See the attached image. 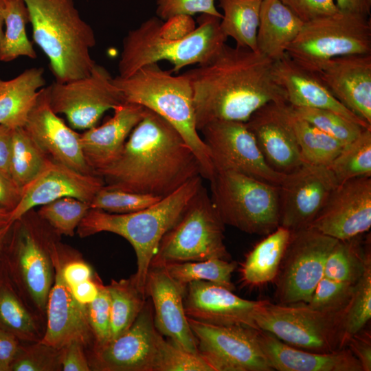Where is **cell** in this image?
I'll return each mask as SVG.
<instances>
[{
  "mask_svg": "<svg viewBox=\"0 0 371 371\" xmlns=\"http://www.w3.org/2000/svg\"><path fill=\"white\" fill-rule=\"evenodd\" d=\"M273 65L259 52L225 43L210 62L184 72L192 91L198 131L214 120L246 122L269 102H286Z\"/></svg>",
  "mask_w": 371,
  "mask_h": 371,
  "instance_id": "obj_1",
  "label": "cell"
},
{
  "mask_svg": "<svg viewBox=\"0 0 371 371\" xmlns=\"http://www.w3.org/2000/svg\"><path fill=\"white\" fill-rule=\"evenodd\" d=\"M99 175L106 188L164 198L201 176V168L177 130L146 108L120 157Z\"/></svg>",
  "mask_w": 371,
  "mask_h": 371,
  "instance_id": "obj_2",
  "label": "cell"
},
{
  "mask_svg": "<svg viewBox=\"0 0 371 371\" xmlns=\"http://www.w3.org/2000/svg\"><path fill=\"white\" fill-rule=\"evenodd\" d=\"M201 178L199 175L190 179L172 193L137 212L114 214L91 208L78 226L77 233L85 238L106 232L127 240L137 258V271L132 278L146 295L147 273L159 245L202 186Z\"/></svg>",
  "mask_w": 371,
  "mask_h": 371,
  "instance_id": "obj_3",
  "label": "cell"
},
{
  "mask_svg": "<svg viewBox=\"0 0 371 371\" xmlns=\"http://www.w3.org/2000/svg\"><path fill=\"white\" fill-rule=\"evenodd\" d=\"M221 19L201 14L197 27L183 36L171 37L162 34L161 19L156 16L148 19L129 30L124 37L118 76L128 77L141 67L163 60L172 65V72H178L188 65L210 62L227 38L221 28Z\"/></svg>",
  "mask_w": 371,
  "mask_h": 371,
  "instance_id": "obj_4",
  "label": "cell"
},
{
  "mask_svg": "<svg viewBox=\"0 0 371 371\" xmlns=\"http://www.w3.org/2000/svg\"><path fill=\"white\" fill-rule=\"evenodd\" d=\"M158 63L145 65L126 78L119 76L113 82L124 102L142 105L172 125L197 158L201 177L211 181L215 170L208 150L196 126L192 91L183 73L174 76Z\"/></svg>",
  "mask_w": 371,
  "mask_h": 371,
  "instance_id": "obj_5",
  "label": "cell"
},
{
  "mask_svg": "<svg viewBox=\"0 0 371 371\" xmlns=\"http://www.w3.org/2000/svg\"><path fill=\"white\" fill-rule=\"evenodd\" d=\"M23 1L33 39L48 58L56 81L66 82L88 76L96 63L90 54L96 41L74 0Z\"/></svg>",
  "mask_w": 371,
  "mask_h": 371,
  "instance_id": "obj_6",
  "label": "cell"
},
{
  "mask_svg": "<svg viewBox=\"0 0 371 371\" xmlns=\"http://www.w3.org/2000/svg\"><path fill=\"white\" fill-rule=\"evenodd\" d=\"M210 198L223 223L267 236L280 226L279 186L234 171L216 172Z\"/></svg>",
  "mask_w": 371,
  "mask_h": 371,
  "instance_id": "obj_7",
  "label": "cell"
},
{
  "mask_svg": "<svg viewBox=\"0 0 371 371\" xmlns=\"http://www.w3.org/2000/svg\"><path fill=\"white\" fill-rule=\"evenodd\" d=\"M224 230L225 224L202 185L163 236L150 267L212 258L230 260Z\"/></svg>",
  "mask_w": 371,
  "mask_h": 371,
  "instance_id": "obj_8",
  "label": "cell"
},
{
  "mask_svg": "<svg viewBox=\"0 0 371 371\" xmlns=\"http://www.w3.org/2000/svg\"><path fill=\"white\" fill-rule=\"evenodd\" d=\"M371 54V21L368 16L341 11L304 22L286 55L311 71L332 58Z\"/></svg>",
  "mask_w": 371,
  "mask_h": 371,
  "instance_id": "obj_9",
  "label": "cell"
},
{
  "mask_svg": "<svg viewBox=\"0 0 371 371\" xmlns=\"http://www.w3.org/2000/svg\"><path fill=\"white\" fill-rule=\"evenodd\" d=\"M346 311L324 313L306 304H272L263 300L254 314L259 330L293 347L314 352H330L346 347Z\"/></svg>",
  "mask_w": 371,
  "mask_h": 371,
  "instance_id": "obj_10",
  "label": "cell"
},
{
  "mask_svg": "<svg viewBox=\"0 0 371 371\" xmlns=\"http://www.w3.org/2000/svg\"><path fill=\"white\" fill-rule=\"evenodd\" d=\"M338 240L307 227L291 232L276 278L277 304H307Z\"/></svg>",
  "mask_w": 371,
  "mask_h": 371,
  "instance_id": "obj_11",
  "label": "cell"
},
{
  "mask_svg": "<svg viewBox=\"0 0 371 371\" xmlns=\"http://www.w3.org/2000/svg\"><path fill=\"white\" fill-rule=\"evenodd\" d=\"M108 70L97 63L85 77L47 86L52 111L64 114L75 129L96 126L102 115L124 102Z\"/></svg>",
  "mask_w": 371,
  "mask_h": 371,
  "instance_id": "obj_12",
  "label": "cell"
},
{
  "mask_svg": "<svg viewBox=\"0 0 371 371\" xmlns=\"http://www.w3.org/2000/svg\"><path fill=\"white\" fill-rule=\"evenodd\" d=\"M199 131L215 172H237L276 186L282 182L286 174L268 165L245 122L214 120Z\"/></svg>",
  "mask_w": 371,
  "mask_h": 371,
  "instance_id": "obj_13",
  "label": "cell"
},
{
  "mask_svg": "<svg viewBox=\"0 0 371 371\" xmlns=\"http://www.w3.org/2000/svg\"><path fill=\"white\" fill-rule=\"evenodd\" d=\"M188 320L199 352L215 371L273 370L259 344L257 329Z\"/></svg>",
  "mask_w": 371,
  "mask_h": 371,
  "instance_id": "obj_14",
  "label": "cell"
},
{
  "mask_svg": "<svg viewBox=\"0 0 371 371\" xmlns=\"http://www.w3.org/2000/svg\"><path fill=\"white\" fill-rule=\"evenodd\" d=\"M338 184L325 166L304 162L286 174L279 186L280 225L291 232L308 227Z\"/></svg>",
  "mask_w": 371,
  "mask_h": 371,
  "instance_id": "obj_15",
  "label": "cell"
},
{
  "mask_svg": "<svg viewBox=\"0 0 371 371\" xmlns=\"http://www.w3.org/2000/svg\"><path fill=\"white\" fill-rule=\"evenodd\" d=\"M370 227L371 177H361L339 183L308 227L346 240Z\"/></svg>",
  "mask_w": 371,
  "mask_h": 371,
  "instance_id": "obj_16",
  "label": "cell"
},
{
  "mask_svg": "<svg viewBox=\"0 0 371 371\" xmlns=\"http://www.w3.org/2000/svg\"><path fill=\"white\" fill-rule=\"evenodd\" d=\"M160 335L155 326L152 302L146 301L128 330L94 348L93 366L102 371H153Z\"/></svg>",
  "mask_w": 371,
  "mask_h": 371,
  "instance_id": "obj_17",
  "label": "cell"
},
{
  "mask_svg": "<svg viewBox=\"0 0 371 371\" xmlns=\"http://www.w3.org/2000/svg\"><path fill=\"white\" fill-rule=\"evenodd\" d=\"M50 253L54 278L46 306L47 327L39 341L58 350L72 341L85 346L93 337L86 306L75 300L69 286L63 280L61 273L63 261L58 245L54 241L51 244Z\"/></svg>",
  "mask_w": 371,
  "mask_h": 371,
  "instance_id": "obj_18",
  "label": "cell"
},
{
  "mask_svg": "<svg viewBox=\"0 0 371 371\" xmlns=\"http://www.w3.org/2000/svg\"><path fill=\"white\" fill-rule=\"evenodd\" d=\"M24 128L54 162L80 173L96 175L85 161L80 134L68 126L52 111L47 87L40 89Z\"/></svg>",
  "mask_w": 371,
  "mask_h": 371,
  "instance_id": "obj_19",
  "label": "cell"
},
{
  "mask_svg": "<svg viewBox=\"0 0 371 371\" xmlns=\"http://www.w3.org/2000/svg\"><path fill=\"white\" fill-rule=\"evenodd\" d=\"M310 71L340 103L371 125V54L332 58Z\"/></svg>",
  "mask_w": 371,
  "mask_h": 371,
  "instance_id": "obj_20",
  "label": "cell"
},
{
  "mask_svg": "<svg viewBox=\"0 0 371 371\" xmlns=\"http://www.w3.org/2000/svg\"><path fill=\"white\" fill-rule=\"evenodd\" d=\"M186 289L170 276L164 267H150L145 293L152 300L156 329L176 346L197 353V342L184 308Z\"/></svg>",
  "mask_w": 371,
  "mask_h": 371,
  "instance_id": "obj_21",
  "label": "cell"
},
{
  "mask_svg": "<svg viewBox=\"0 0 371 371\" xmlns=\"http://www.w3.org/2000/svg\"><path fill=\"white\" fill-rule=\"evenodd\" d=\"M286 102H269L255 111L245 122L268 165L287 174L304 161L289 122Z\"/></svg>",
  "mask_w": 371,
  "mask_h": 371,
  "instance_id": "obj_22",
  "label": "cell"
},
{
  "mask_svg": "<svg viewBox=\"0 0 371 371\" xmlns=\"http://www.w3.org/2000/svg\"><path fill=\"white\" fill-rule=\"evenodd\" d=\"M104 186L102 178L98 175L80 173L52 161L23 189L19 203L10 212V221L14 223L35 207L63 197H74L90 203Z\"/></svg>",
  "mask_w": 371,
  "mask_h": 371,
  "instance_id": "obj_23",
  "label": "cell"
},
{
  "mask_svg": "<svg viewBox=\"0 0 371 371\" xmlns=\"http://www.w3.org/2000/svg\"><path fill=\"white\" fill-rule=\"evenodd\" d=\"M263 300L243 299L223 286L193 281L186 289L184 308L188 317L217 325H240L259 330L254 314Z\"/></svg>",
  "mask_w": 371,
  "mask_h": 371,
  "instance_id": "obj_24",
  "label": "cell"
},
{
  "mask_svg": "<svg viewBox=\"0 0 371 371\" xmlns=\"http://www.w3.org/2000/svg\"><path fill=\"white\" fill-rule=\"evenodd\" d=\"M113 111V115L103 124L80 134L85 161L98 175L120 157L130 133L143 118L146 108L124 102Z\"/></svg>",
  "mask_w": 371,
  "mask_h": 371,
  "instance_id": "obj_25",
  "label": "cell"
},
{
  "mask_svg": "<svg viewBox=\"0 0 371 371\" xmlns=\"http://www.w3.org/2000/svg\"><path fill=\"white\" fill-rule=\"evenodd\" d=\"M273 74L290 106L328 109L363 128H371L370 124L340 103L314 73L297 64L287 55L273 62Z\"/></svg>",
  "mask_w": 371,
  "mask_h": 371,
  "instance_id": "obj_26",
  "label": "cell"
},
{
  "mask_svg": "<svg viewBox=\"0 0 371 371\" xmlns=\"http://www.w3.org/2000/svg\"><path fill=\"white\" fill-rule=\"evenodd\" d=\"M22 222L16 238V258L21 282L41 311L46 310L54 276L50 247L31 223Z\"/></svg>",
  "mask_w": 371,
  "mask_h": 371,
  "instance_id": "obj_27",
  "label": "cell"
},
{
  "mask_svg": "<svg viewBox=\"0 0 371 371\" xmlns=\"http://www.w3.org/2000/svg\"><path fill=\"white\" fill-rule=\"evenodd\" d=\"M257 337L273 370L363 371L358 359L346 347L330 352H314L289 346L265 330H258Z\"/></svg>",
  "mask_w": 371,
  "mask_h": 371,
  "instance_id": "obj_28",
  "label": "cell"
},
{
  "mask_svg": "<svg viewBox=\"0 0 371 371\" xmlns=\"http://www.w3.org/2000/svg\"><path fill=\"white\" fill-rule=\"evenodd\" d=\"M302 21L280 0H262L256 34L257 52L273 62L286 55Z\"/></svg>",
  "mask_w": 371,
  "mask_h": 371,
  "instance_id": "obj_29",
  "label": "cell"
},
{
  "mask_svg": "<svg viewBox=\"0 0 371 371\" xmlns=\"http://www.w3.org/2000/svg\"><path fill=\"white\" fill-rule=\"evenodd\" d=\"M42 67L29 68L16 77L0 79V124L10 128L24 127L45 80Z\"/></svg>",
  "mask_w": 371,
  "mask_h": 371,
  "instance_id": "obj_30",
  "label": "cell"
},
{
  "mask_svg": "<svg viewBox=\"0 0 371 371\" xmlns=\"http://www.w3.org/2000/svg\"><path fill=\"white\" fill-rule=\"evenodd\" d=\"M290 236L280 225L253 248L240 270L243 284L258 286L276 279Z\"/></svg>",
  "mask_w": 371,
  "mask_h": 371,
  "instance_id": "obj_31",
  "label": "cell"
},
{
  "mask_svg": "<svg viewBox=\"0 0 371 371\" xmlns=\"http://www.w3.org/2000/svg\"><path fill=\"white\" fill-rule=\"evenodd\" d=\"M223 14L220 26L237 47L257 52L256 34L262 0H218Z\"/></svg>",
  "mask_w": 371,
  "mask_h": 371,
  "instance_id": "obj_32",
  "label": "cell"
},
{
  "mask_svg": "<svg viewBox=\"0 0 371 371\" xmlns=\"http://www.w3.org/2000/svg\"><path fill=\"white\" fill-rule=\"evenodd\" d=\"M286 110L304 161L328 166L345 144L296 116L288 103Z\"/></svg>",
  "mask_w": 371,
  "mask_h": 371,
  "instance_id": "obj_33",
  "label": "cell"
},
{
  "mask_svg": "<svg viewBox=\"0 0 371 371\" xmlns=\"http://www.w3.org/2000/svg\"><path fill=\"white\" fill-rule=\"evenodd\" d=\"M52 161L24 127L13 130L10 172L11 179L19 188L23 190L32 183Z\"/></svg>",
  "mask_w": 371,
  "mask_h": 371,
  "instance_id": "obj_34",
  "label": "cell"
},
{
  "mask_svg": "<svg viewBox=\"0 0 371 371\" xmlns=\"http://www.w3.org/2000/svg\"><path fill=\"white\" fill-rule=\"evenodd\" d=\"M3 1L5 30L0 44V60L10 62L19 56L36 58V53L26 33V25L30 20L24 1Z\"/></svg>",
  "mask_w": 371,
  "mask_h": 371,
  "instance_id": "obj_35",
  "label": "cell"
},
{
  "mask_svg": "<svg viewBox=\"0 0 371 371\" xmlns=\"http://www.w3.org/2000/svg\"><path fill=\"white\" fill-rule=\"evenodd\" d=\"M106 287L111 302V341L131 327L142 310L146 296L137 289L132 276L112 280Z\"/></svg>",
  "mask_w": 371,
  "mask_h": 371,
  "instance_id": "obj_36",
  "label": "cell"
},
{
  "mask_svg": "<svg viewBox=\"0 0 371 371\" xmlns=\"http://www.w3.org/2000/svg\"><path fill=\"white\" fill-rule=\"evenodd\" d=\"M237 262L221 258L201 261L172 262L164 265L167 272L179 284L186 287L193 281H206L234 291L232 276Z\"/></svg>",
  "mask_w": 371,
  "mask_h": 371,
  "instance_id": "obj_37",
  "label": "cell"
},
{
  "mask_svg": "<svg viewBox=\"0 0 371 371\" xmlns=\"http://www.w3.org/2000/svg\"><path fill=\"white\" fill-rule=\"evenodd\" d=\"M359 236L337 242L327 258L324 277L352 284L357 282L371 262L370 253L364 251Z\"/></svg>",
  "mask_w": 371,
  "mask_h": 371,
  "instance_id": "obj_38",
  "label": "cell"
},
{
  "mask_svg": "<svg viewBox=\"0 0 371 371\" xmlns=\"http://www.w3.org/2000/svg\"><path fill=\"white\" fill-rule=\"evenodd\" d=\"M328 168L338 183L371 177V128H365L355 140L345 144Z\"/></svg>",
  "mask_w": 371,
  "mask_h": 371,
  "instance_id": "obj_39",
  "label": "cell"
},
{
  "mask_svg": "<svg viewBox=\"0 0 371 371\" xmlns=\"http://www.w3.org/2000/svg\"><path fill=\"white\" fill-rule=\"evenodd\" d=\"M90 209V203L67 196L41 205L37 214L56 234L73 236Z\"/></svg>",
  "mask_w": 371,
  "mask_h": 371,
  "instance_id": "obj_40",
  "label": "cell"
},
{
  "mask_svg": "<svg viewBox=\"0 0 371 371\" xmlns=\"http://www.w3.org/2000/svg\"><path fill=\"white\" fill-rule=\"evenodd\" d=\"M290 106L296 116L344 144L355 140L366 128L328 109Z\"/></svg>",
  "mask_w": 371,
  "mask_h": 371,
  "instance_id": "obj_41",
  "label": "cell"
},
{
  "mask_svg": "<svg viewBox=\"0 0 371 371\" xmlns=\"http://www.w3.org/2000/svg\"><path fill=\"white\" fill-rule=\"evenodd\" d=\"M0 327L19 339L32 341L38 337L34 319L14 292L7 287L0 289Z\"/></svg>",
  "mask_w": 371,
  "mask_h": 371,
  "instance_id": "obj_42",
  "label": "cell"
},
{
  "mask_svg": "<svg viewBox=\"0 0 371 371\" xmlns=\"http://www.w3.org/2000/svg\"><path fill=\"white\" fill-rule=\"evenodd\" d=\"M371 318V262L355 284L344 317V340L363 329Z\"/></svg>",
  "mask_w": 371,
  "mask_h": 371,
  "instance_id": "obj_43",
  "label": "cell"
},
{
  "mask_svg": "<svg viewBox=\"0 0 371 371\" xmlns=\"http://www.w3.org/2000/svg\"><path fill=\"white\" fill-rule=\"evenodd\" d=\"M153 371H215L199 353L184 350L163 335L159 338Z\"/></svg>",
  "mask_w": 371,
  "mask_h": 371,
  "instance_id": "obj_44",
  "label": "cell"
},
{
  "mask_svg": "<svg viewBox=\"0 0 371 371\" xmlns=\"http://www.w3.org/2000/svg\"><path fill=\"white\" fill-rule=\"evenodd\" d=\"M161 199L150 194L103 186L93 197L90 207L109 213L126 214L145 209Z\"/></svg>",
  "mask_w": 371,
  "mask_h": 371,
  "instance_id": "obj_45",
  "label": "cell"
},
{
  "mask_svg": "<svg viewBox=\"0 0 371 371\" xmlns=\"http://www.w3.org/2000/svg\"><path fill=\"white\" fill-rule=\"evenodd\" d=\"M355 284L323 277L317 284L308 307L324 313L345 311L350 301Z\"/></svg>",
  "mask_w": 371,
  "mask_h": 371,
  "instance_id": "obj_46",
  "label": "cell"
},
{
  "mask_svg": "<svg viewBox=\"0 0 371 371\" xmlns=\"http://www.w3.org/2000/svg\"><path fill=\"white\" fill-rule=\"evenodd\" d=\"M60 352L38 341L20 350L10 366L14 371H52L61 368Z\"/></svg>",
  "mask_w": 371,
  "mask_h": 371,
  "instance_id": "obj_47",
  "label": "cell"
},
{
  "mask_svg": "<svg viewBox=\"0 0 371 371\" xmlns=\"http://www.w3.org/2000/svg\"><path fill=\"white\" fill-rule=\"evenodd\" d=\"M110 303L107 287L99 281V291L96 298L86 306L89 324L95 342L94 348H101L110 341Z\"/></svg>",
  "mask_w": 371,
  "mask_h": 371,
  "instance_id": "obj_48",
  "label": "cell"
},
{
  "mask_svg": "<svg viewBox=\"0 0 371 371\" xmlns=\"http://www.w3.org/2000/svg\"><path fill=\"white\" fill-rule=\"evenodd\" d=\"M155 2L157 15L165 21L175 16H191L196 13L223 17L215 6V0H155Z\"/></svg>",
  "mask_w": 371,
  "mask_h": 371,
  "instance_id": "obj_49",
  "label": "cell"
},
{
  "mask_svg": "<svg viewBox=\"0 0 371 371\" xmlns=\"http://www.w3.org/2000/svg\"><path fill=\"white\" fill-rule=\"evenodd\" d=\"M302 21L331 14L338 9L335 0H280Z\"/></svg>",
  "mask_w": 371,
  "mask_h": 371,
  "instance_id": "obj_50",
  "label": "cell"
},
{
  "mask_svg": "<svg viewBox=\"0 0 371 371\" xmlns=\"http://www.w3.org/2000/svg\"><path fill=\"white\" fill-rule=\"evenodd\" d=\"M84 346L77 341H72L60 352V364L64 371H89V365L84 352Z\"/></svg>",
  "mask_w": 371,
  "mask_h": 371,
  "instance_id": "obj_51",
  "label": "cell"
},
{
  "mask_svg": "<svg viewBox=\"0 0 371 371\" xmlns=\"http://www.w3.org/2000/svg\"><path fill=\"white\" fill-rule=\"evenodd\" d=\"M346 346L359 361L363 371L371 370V335L361 329L348 339Z\"/></svg>",
  "mask_w": 371,
  "mask_h": 371,
  "instance_id": "obj_52",
  "label": "cell"
},
{
  "mask_svg": "<svg viewBox=\"0 0 371 371\" xmlns=\"http://www.w3.org/2000/svg\"><path fill=\"white\" fill-rule=\"evenodd\" d=\"M61 273L63 280L70 287L91 279L93 275L91 267L82 260H73L63 265Z\"/></svg>",
  "mask_w": 371,
  "mask_h": 371,
  "instance_id": "obj_53",
  "label": "cell"
},
{
  "mask_svg": "<svg viewBox=\"0 0 371 371\" xmlns=\"http://www.w3.org/2000/svg\"><path fill=\"white\" fill-rule=\"evenodd\" d=\"M23 190L0 173V208L12 211L19 203Z\"/></svg>",
  "mask_w": 371,
  "mask_h": 371,
  "instance_id": "obj_54",
  "label": "cell"
},
{
  "mask_svg": "<svg viewBox=\"0 0 371 371\" xmlns=\"http://www.w3.org/2000/svg\"><path fill=\"white\" fill-rule=\"evenodd\" d=\"M20 348L19 339L0 327V363L10 370V366Z\"/></svg>",
  "mask_w": 371,
  "mask_h": 371,
  "instance_id": "obj_55",
  "label": "cell"
},
{
  "mask_svg": "<svg viewBox=\"0 0 371 371\" xmlns=\"http://www.w3.org/2000/svg\"><path fill=\"white\" fill-rule=\"evenodd\" d=\"M12 128L0 124V173L11 179L10 172Z\"/></svg>",
  "mask_w": 371,
  "mask_h": 371,
  "instance_id": "obj_56",
  "label": "cell"
},
{
  "mask_svg": "<svg viewBox=\"0 0 371 371\" xmlns=\"http://www.w3.org/2000/svg\"><path fill=\"white\" fill-rule=\"evenodd\" d=\"M70 287V286H69ZM75 300L82 305L87 306L97 297L99 291V280H85L70 287Z\"/></svg>",
  "mask_w": 371,
  "mask_h": 371,
  "instance_id": "obj_57",
  "label": "cell"
},
{
  "mask_svg": "<svg viewBox=\"0 0 371 371\" xmlns=\"http://www.w3.org/2000/svg\"><path fill=\"white\" fill-rule=\"evenodd\" d=\"M337 8L341 11L350 12L366 16L371 12V0H335Z\"/></svg>",
  "mask_w": 371,
  "mask_h": 371,
  "instance_id": "obj_58",
  "label": "cell"
},
{
  "mask_svg": "<svg viewBox=\"0 0 371 371\" xmlns=\"http://www.w3.org/2000/svg\"><path fill=\"white\" fill-rule=\"evenodd\" d=\"M10 211L0 208V228L5 226L9 223H11L10 221Z\"/></svg>",
  "mask_w": 371,
  "mask_h": 371,
  "instance_id": "obj_59",
  "label": "cell"
},
{
  "mask_svg": "<svg viewBox=\"0 0 371 371\" xmlns=\"http://www.w3.org/2000/svg\"><path fill=\"white\" fill-rule=\"evenodd\" d=\"M12 223H9L6 225L5 226L0 228V252L3 244V242L5 239V237L10 231L11 227L12 226Z\"/></svg>",
  "mask_w": 371,
  "mask_h": 371,
  "instance_id": "obj_60",
  "label": "cell"
},
{
  "mask_svg": "<svg viewBox=\"0 0 371 371\" xmlns=\"http://www.w3.org/2000/svg\"><path fill=\"white\" fill-rule=\"evenodd\" d=\"M4 25V1L0 0V44L3 36V26Z\"/></svg>",
  "mask_w": 371,
  "mask_h": 371,
  "instance_id": "obj_61",
  "label": "cell"
},
{
  "mask_svg": "<svg viewBox=\"0 0 371 371\" xmlns=\"http://www.w3.org/2000/svg\"><path fill=\"white\" fill-rule=\"evenodd\" d=\"M10 370L7 367L0 363V371H8Z\"/></svg>",
  "mask_w": 371,
  "mask_h": 371,
  "instance_id": "obj_62",
  "label": "cell"
}]
</instances>
